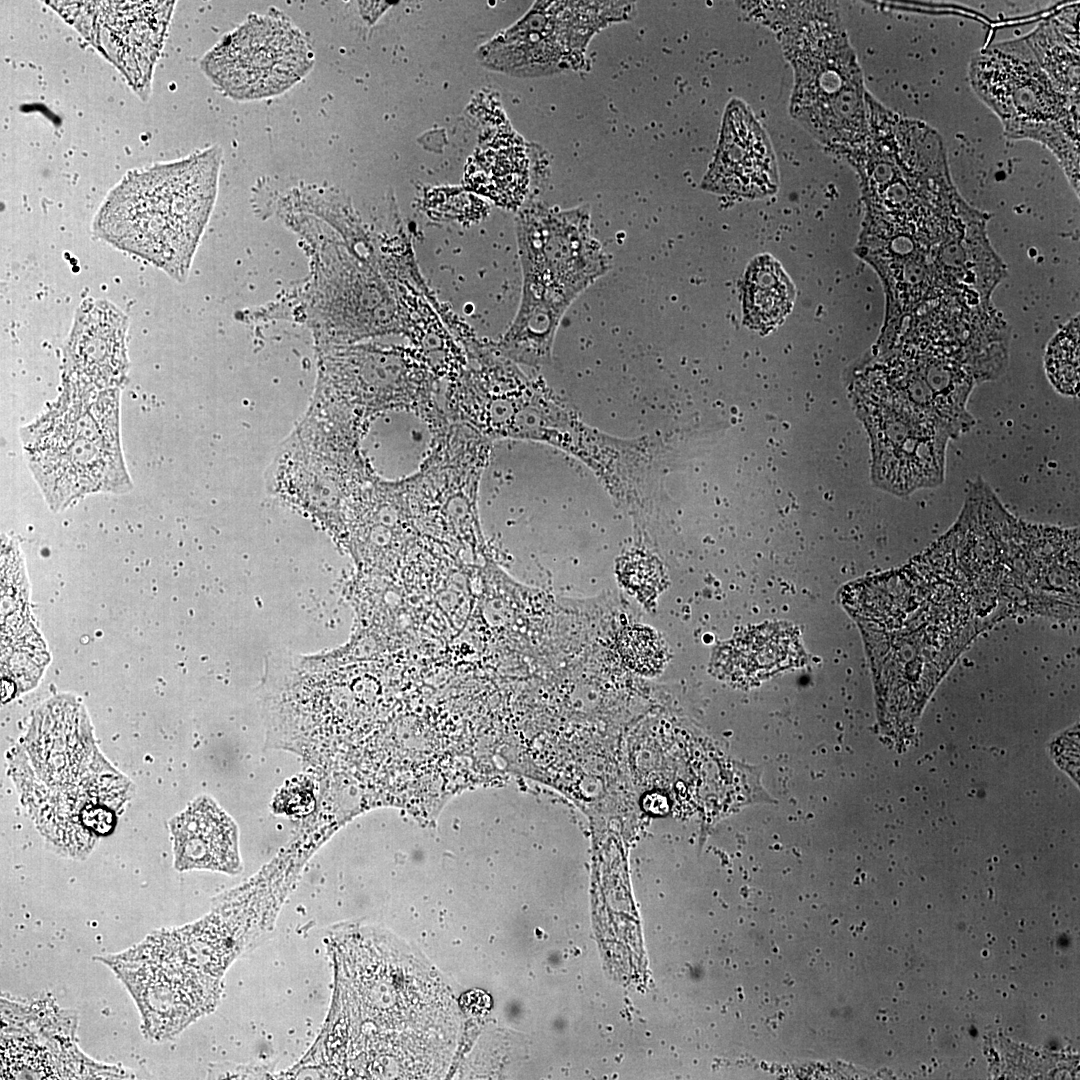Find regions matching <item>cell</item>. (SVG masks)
I'll return each instance as SVG.
<instances>
[{"instance_id": "cell-11", "label": "cell", "mask_w": 1080, "mask_h": 1080, "mask_svg": "<svg viewBox=\"0 0 1080 1080\" xmlns=\"http://www.w3.org/2000/svg\"><path fill=\"white\" fill-rule=\"evenodd\" d=\"M703 184L713 192L752 198L777 189L771 144L750 110L738 100L727 107L719 147Z\"/></svg>"}, {"instance_id": "cell-2", "label": "cell", "mask_w": 1080, "mask_h": 1080, "mask_svg": "<svg viewBox=\"0 0 1080 1080\" xmlns=\"http://www.w3.org/2000/svg\"><path fill=\"white\" fill-rule=\"evenodd\" d=\"M19 438L30 472L52 511H62L88 495H122L133 489L120 416L101 397L63 389L19 429Z\"/></svg>"}, {"instance_id": "cell-10", "label": "cell", "mask_w": 1080, "mask_h": 1080, "mask_svg": "<svg viewBox=\"0 0 1080 1080\" xmlns=\"http://www.w3.org/2000/svg\"><path fill=\"white\" fill-rule=\"evenodd\" d=\"M97 960L126 986L139 1010L143 1034L154 1041L172 1038L212 1012L221 996V979L179 962L123 953Z\"/></svg>"}, {"instance_id": "cell-21", "label": "cell", "mask_w": 1080, "mask_h": 1080, "mask_svg": "<svg viewBox=\"0 0 1080 1080\" xmlns=\"http://www.w3.org/2000/svg\"><path fill=\"white\" fill-rule=\"evenodd\" d=\"M647 563L640 562L641 569H635L632 565V569L625 573L626 585L631 590L643 595H647L649 592L655 591L656 586L659 584L658 575L652 565L646 566Z\"/></svg>"}, {"instance_id": "cell-7", "label": "cell", "mask_w": 1080, "mask_h": 1080, "mask_svg": "<svg viewBox=\"0 0 1080 1080\" xmlns=\"http://www.w3.org/2000/svg\"><path fill=\"white\" fill-rule=\"evenodd\" d=\"M514 27L489 46L496 69L520 75L553 73L576 66L601 28L631 18L630 2H537Z\"/></svg>"}, {"instance_id": "cell-1", "label": "cell", "mask_w": 1080, "mask_h": 1080, "mask_svg": "<svg viewBox=\"0 0 1080 1080\" xmlns=\"http://www.w3.org/2000/svg\"><path fill=\"white\" fill-rule=\"evenodd\" d=\"M220 157L210 148L127 174L99 209L94 233L181 280L213 207Z\"/></svg>"}, {"instance_id": "cell-4", "label": "cell", "mask_w": 1080, "mask_h": 1080, "mask_svg": "<svg viewBox=\"0 0 1080 1080\" xmlns=\"http://www.w3.org/2000/svg\"><path fill=\"white\" fill-rule=\"evenodd\" d=\"M785 31L795 70L792 109L825 143L850 152L867 132V91L862 71L837 12Z\"/></svg>"}, {"instance_id": "cell-19", "label": "cell", "mask_w": 1080, "mask_h": 1080, "mask_svg": "<svg viewBox=\"0 0 1080 1080\" xmlns=\"http://www.w3.org/2000/svg\"><path fill=\"white\" fill-rule=\"evenodd\" d=\"M619 651L625 663L633 670L652 675L665 663V649L654 632L644 627L625 630L619 638Z\"/></svg>"}, {"instance_id": "cell-8", "label": "cell", "mask_w": 1080, "mask_h": 1080, "mask_svg": "<svg viewBox=\"0 0 1080 1080\" xmlns=\"http://www.w3.org/2000/svg\"><path fill=\"white\" fill-rule=\"evenodd\" d=\"M311 53L300 34L275 18L243 24L202 60L206 75L235 99L279 94L305 75Z\"/></svg>"}, {"instance_id": "cell-5", "label": "cell", "mask_w": 1080, "mask_h": 1080, "mask_svg": "<svg viewBox=\"0 0 1080 1080\" xmlns=\"http://www.w3.org/2000/svg\"><path fill=\"white\" fill-rule=\"evenodd\" d=\"M516 232L522 298L565 313L609 269L608 255L591 233L588 205L564 211L529 205L518 214Z\"/></svg>"}, {"instance_id": "cell-12", "label": "cell", "mask_w": 1080, "mask_h": 1080, "mask_svg": "<svg viewBox=\"0 0 1080 1080\" xmlns=\"http://www.w3.org/2000/svg\"><path fill=\"white\" fill-rule=\"evenodd\" d=\"M64 346V378L98 389L126 383L127 318L113 305L92 302L78 309Z\"/></svg>"}, {"instance_id": "cell-18", "label": "cell", "mask_w": 1080, "mask_h": 1080, "mask_svg": "<svg viewBox=\"0 0 1080 1080\" xmlns=\"http://www.w3.org/2000/svg\"><path fill=\"white\" fill-rule=\"evenodd\" d=\"M1045 367L1054 387L1066 395H1075L1079 384V320H1072L1051 340Z\"/></svg>"}, {"instance_id": "cell-3", "label": "cell", "mask_w": 1080, "mask_h": 1080, "mask_svg": "<svg viewBox=\"0 0 1080 1080\" xmlns=\"http://www.w3.org/2000/svg\"><path fill=\"white\" fill-rule=\"evenodd\" d=\"M969 78L978 97L999 117L1005 136L1047 147L1078 194L1079 98L1052 80L1024 38L975 53Z\"/></svg>"}, {"instance_id": "cell-14", "label": "cell", "mask_w": 1080, "mask_h": 1080, "mask_svg": "<svg viewBox=\"0 0 1080 1080\" xmlns=\"http://www.w3.org/2000/svg\"><path fill=\"white\" fill-rule=\"evenodd\" d=\"M392 245L386 247V269L402 332L428 350H438L453 337L439 313L440 302L420 274L406 235Z\"/></svg>"}, {"instance_id": "cell-16", "label": "cell", "mask_w": 1080, "mask_h": 1080, "mask_svg": "<svg viewBox=\"0 0 1080 1080\" xmlns=\"http://www.w3.org/2000/svg\"><path fill=\"white\" fill-rule=\"evenodd\" d=\"M795 288L779 262L769 255L755 258L745 272L743 313L747 326L768 330L790 312Z\"/></svg>"}, {"instance_id": "cell-20", "label": "cell", "mask_w": 1080, "mask_h": 1080, "mask_svg": "<svg viewBox=\"0 0 1080 1080\" xmlns=\"http://www.w3.org/2000/svg\"><path fill=\"white\" fill-rule=\"evenodd\" d=\"M1051 755L1058 766L1073 777L1078 778V737L1074 731L1072 738L1068 735L1059 737L1050 746Z\"/></svg>"}, {"instance_id": "cell-6", "label": "cell", "mask_w": 1080, "mask_h": 1080, "mask_svg": "<svg viewBox=\"0 0 1080 1080\" xmlns=\"http://www.w3.org/2000/svg\"><path fill=\"white\" fill-rule=\"evenodd\" d=\"M855 398L871 439L876 485L903 496L942 484L953 439L945 425L876 388L856 385Z\"/></svg>"}, {"instance_id": "cell-13", "label": "cell", "mask_w": 1080, "mask_h": 1080, "mask_svg": "<svg viewBox=\"0 0 1080 1080\" xmlns=\"http://www.w3.org/2000/svg\"><path fill=\"white\" fill-rule=\"evenodd\" d=\"M170 827L177 870L241 871L237 826L210 798L194 801Z\"/></svg>"}, {"instance_id": "cell-15", "label": "cell", "mask_w": 1080, "mask_h": 1080, "mask_svg": "<svg viewBox=\"0 0 1080 1080\" xmlns=\"http://www.w3.org/2000/svg\"><path fill=\"white\" fill-rule=\"evenodd\" d=\"M465 181L498 205L517 207L528 185V161L521 142L511 135L496 137L471 159Z\"/></svg>"}, {"instance_id": "cell-17", "label": "cell", "mask_w": 1080, "mask_h": 1080, "mask_svg": "<svg viewBox=\"0 0 1080 1080\" xmlns=\"http://www.w3.org/2000/svg\"><path fill=\"white\" fill-rule=\"evenodd\" d=\"M1 1079L65 1078L52 1052L28 1034L1 1037Z\"/></svg>"}, {"instance_id": "cell-22", "label": "cell", "mask_w": 1080, "mask_h": 1080, "mask_svg": "<svg viewBox=\"0 0 1080 1080\" xmlns=\"http://www.w3.org/2000/svg\"><path fill=\"white\" fill-rule=\"evenodd\" d=\"M643 805L647 811L656 815L665 814L668 808L666 797L659 793L646 795Z\"/></svg>"}, {"instance_id": "cell-9", "label": "cell", "mask_w": 1080, "mask_h": 1080, "mask_svg": "<svg viewBox=\"0 0 1080 1080\" xmlns=\"http://www.w3.org/2000/svg\"><path fill=\"white\" fill-rule=\"evenodd\" d=\"M125 76L132 89L148 97L174 2H50Z\"/></svg>"}]
</instances>
